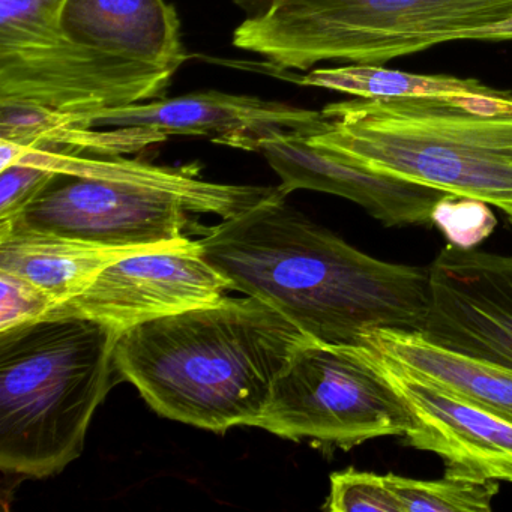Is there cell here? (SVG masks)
Listing matches in <instances>:
<instances>
[{"mask_svg":"<svg viewBox=\"0 0 512 512\" xmlns=\"http://www.w3.org/2000/svg\"><path fill=\"white\" fill-rule=\"evenodd\" d=\"M0 139L29 149L121 157L166 142L169 137L151 128L115 127L101 131L77 121L73 112L34 106L0 103Z\"/></svg>","mask_w":512,"mask_h":512,"instance_id":"18","label":"cell"},{"mask_svg":"<svg viewBox=\"0 0 512 512\" xmlns=\"http://www.w3.org/2000/svg\"><path fill=\"white\" fill-rule=\"evenodd\" d=\"M328 502L331 512H403V505L389 484L388 475L356 470L334 472L329 478Z\"/></svg>","mask_w":512,"mask_h":512,"instance_id":"21","label":"cell"},{"mask_svg":"<svg viewBox=\"0 0 512 512\" xmlns=\"http://www.w3.org/2000/svg\"><path fill=\"white\" fill-rule=\"evenodd\" d=\"M295 80L298 85L329 89L355 98L463 97L493 94L497 89L473 79L427 76L388 70L380 65L355 64L322 68Z\"/></svg>","mask_w":512,"mask_h":512,"instance_id":"19","label":"cell"},{"mask_svg":"<svg viewBox=\"0 0 512 512\" xmlns=\"http://www.w3.org/2000/svg\"><path fill=\"white\" fill-rule=\"evenodd\" d=\"M310 140L383 175L481 200L512 220V94L353 98Z\"/></svg>","mask_w":512,"mask_h":512,"instance_id":"3","label":"cell"},{"mask_svg":"<svg viewBox=\"0 0 512 512\" xmlns=\"http://www.w3.org/2000/svg\"><path fill=\"white\" fill-rule=\"evenodd\" d=\"M121 332L82 316L0 331V467L25 478L62 472L83 452L112 388Z\"/></svg>","mask_w":512,"mask_h":512,"instance_id":"4","label":"cell"},{"mask_svg":"<svg viewBox=\"0 0 512 512\" xmlns=\"http://www.w3.org/2000/svg\"><path fill=\"white\" fill-rule=\"evenodd\" d=\"M368 358L412 410L404 443L442 458L445 475L512 482V422L430 382L364 344Z\"/></svg>","mask_w":512,"mask_h":512,"instance_id":"11","label":"cell"},{"mask_svg":"<svg viewBox=\"0 0 512 512\" xmlns=\"http://www.w3.org/2000/svg\"><path fill=\"white\" fill-rule=\"evenodd\" d=\"M16 163L31 164L55 173L104 176L139 182L175 194L190 212L215 214L223 220L244 214L248 209L254 208L263 200L271 199L281 191V187L227 185L203 181L199 170L194 166L172 169L121 157L65 154L29 149L22 145Z\"/></svg>","mask_w":512,"mask_h":512,"instance_id":"15","label":"cell"},{"mask_svg":"<svg viewBox=\"0 0 512 512\" xmlns=\"http://www.w3.org/2000/svg\"><path fill=\"white\" fill-rule=\"evenodd\" d=\"M188 238L139 247H113L46 233L0 236V269L13 272L52 296L58 305L80 295L112 263L136 254L173 250Z\"/></svg>","mask_w":512,"mask_h":512,"instance_id":"16","label":"cell"},{"mask_svg":"<svg viewBox=\"0 0 512 512\" xmlns=\"http://www.w3.org/2000/svg\"><path fill=\"white\" fill-rule=\"evenodd\" d=\"M512 19V0H269L233 34L281 70L383 64Z\"/></svg>","mask_w":512,"mask_h":512,"instance_id":"5","label":"cell"},{"mask_svg":"<svg viewBox=\"0 0 512 512\" xmlns=\"http://www.w3.org/2000/svg\"><path fill=\"white\" fill-rule=\"evenodd\" d=\"M53 175L55 172L25 163L11 164L0 170V223L20 214Z\"/></svg>","mask_w":512,"mask_h":512,"instance_id":"24","label":"cell"},{"mask_svg":"<svg viewBox=\"0 0 512 512\" xmlns=\"http://www.w3.org/2000/svg\"><path fill=\"white\" fill-rule=\"evenodd\" d=\"M361 344L512 422V368L454 352L407 329H376Z\"/></svg>","mask_w":512,"mask_h":512,"instance_id":"17","label":"cell"},{"mask_svg":"<svg viewBox=\"0 0 512 512\" xmlns=\"http://www.w3.org/2000/svg\"><path fill=\"white\" fill-rule=\"evenodd\" d=\"M281 191L200 239L230 290L256 296L311 340L361 344L376 329L419 331L430 274L362 253L286 203Z\"/></svg>","mask_w":512,"mask_h":512,"instance_id":"1","label":"cell"},{"mask_svg":"<svg viewBox=\"0 0 512 512\" xmlns=\"http://www.w3.org/2000/svg\"><path fill=\"white\" fill-rule=\"evenodd\" d=\"M250 151L266 158L287 194L313 190L344 197L386 227L433 224L434 208L449 194L356 166L320 148L307 134L269 131L253 140Z\"/></svg>","mask_w":512,"mask_h":512,"instance_id":"13","label":"cell"},{"mask_svg":"<svg viewBox=\"0 0 512 512\" xmlns=\"http://www.w3.org/2000/svg\"><path fill=\"white\" fill-rule=\"evenodd\" d=\"M310 341L262 299L223 296L125 329L113 359L155 412L224 433L254 427L275 379Z\"/></svg>","mask_w":512,"mask_h":512,"instance_id":"2","label":"cell"},{"mask_svg":"<svg viewBox=\"0 0 512 512\" xmlns=\"http://www.w3.org/2000/svg\"><path fill=\"white\" fill-rule=\"evenodd\" d=\"M389 484L403 512H490L499 481H475L445 475L413 479L388 473Z\"/></svg>","mask_w":512,"mask_h":512,"instance_id":"20","label":"cell"},{"mask_svg":"<svg viewBox=\"0 0 512 512\" xmlns=\"http://www.w3.org/2000/svg\"><path fill=\"white\" fill-rule=\"evenodd\" d=\"M461 40H479V41H505L512 40V19L505 22L496 23L493 26L475 29V31L466 32Z\"/></svg>","mask_w":512,"mask_h":512,"instance_id":"25","label":"cell"},{"mask_svg":"<svg viewBox=\"0 0 512 512\" xmlns=\"http://www.w3.org/2000/svg\"><path fill=\"white\" fill-rule=\"evenodd\" d=\"M229 281L200 253L199 241L136 254L107 266L80 295L47 316H82L116 331L172 316L223 298ZM46 316V317H47Z\"/></svg>","mask_w":512,"mask_h":512,"instance_id":"10","label":"cell"},{"mask_svg":"<svg viewBox=\"0 0 512 512\" xmlns=\"http://www.w3.org/2000/svg\"><path fill=\"white\" fill-rule=\"evenodd\" d=\"M59 28L106 58L172 74L187 61L178 14L166 0H65Z\"/></svg>","mask_w":512,"mask_h":512,"instance_id":"14","label":"cell"},{"mask_svg":"<svg viewBox=\"0 0 512 512\" xmlns=\"http://www.w3.org/2000/svg\"><path fill=\"white\" fill-rule=\"evenodd\" d=\"M413 425L412 410L374 367L364 344L311 340L275 379L254 427L347 451L377 437L406 436Z\"/></svg>","mask_w":512,"mask_h":512,"instance_id":"6","label":"cell"},{"mask_svg":"<svg viewBox=\"0 0 512 512\" xmlns=\"http://www.w3.org/2000/svg\"><path fill=\"white\" fill-rule=\"evenodd\" d=\"M0 331L46 317L56 302L43 289L13 272L0 269Z\"/></svg>","mask_w":512,"mask_h":512,"instance_id":"23","label":"cell"},{"mask_svg":"<svg viewBox=\"0 0 512 512\" xmlns=\"http://www.w3.org/2000/svg\"><path fill=\"white\" fill-rule=\"evenodd\" d=\"M419 334L431 343L512 368V256L449 244L428 266Z\"/></svg>","mask_w":512,"mask_h":512,"instance_id":"9","label":"cell"},{"mask_svg":"<svg viewBox=\"0 0 512 512\" xmlns=\"http://www.w3.org/2000/svg\"><path fill=\"white\" fill-rule=\"evenodd\" d=\"M73 113L88 127L151 128L167 137H209L220 145L245 151H250L256 137L269 131L313 136L329 125V119L316 110L218 91Z\"/></svg>","mask_w":512,"mask_h":512,"instance_id":"12","label":"cell"},{"mask_svg":"<svg viewBox=\"0 0 512 512\" xmlns=\"http://www.w3.org/2000/svg\"><path fill=\"white\" fill-rule=\"evenodd\" d=\"M188 209L175 194L139 182L55 173L0 236L46 233L113 247L164 244L185 238Z\"/></svg>","mask_w":512,"mask_h":512,"instance_id":"7","label":"cell"},{"mask_svg":"<svg viewBox=\"0 0 512 512\" xmlns=\"http://www.w3.org/2000/svg\"><path fill=\"white\" fill-rule=\"evenodd\" d=\"M433 224L439 227L449 244L470 250L491 235L497 221L488 203L446 194L434 208Z\"/></svg>","mask_w":512,"mask_h":512,"instance_id":"22","label":"cell"},{"mask_svg":"<svg viewBox=\"0 0 512 512\" xmlns=\"http://www.w3.org/2000/svg\"><path fill=\"white\" fill-rule=\"evenodd\" d=\"M173 74L97 55L53 26L0 50V103L95 112L161 98Z\"/></svg>","mask_w":512,"mask_h":512,"instance_id":"8","label":"cell"}]
</instances>
